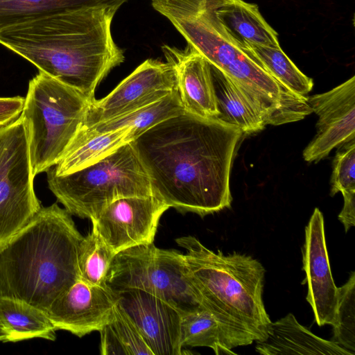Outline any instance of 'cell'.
<instances>
[{"label":"cell","instance_id":"cell-30","mask_svg":"<svg viewBox=\"0 0 355 355\" xmlns=\"http://www.w3.org/2000/svg\"><path fill=\"white\" fill-rule=\"evenodd\" d=\"M25 98L17 96L0 97V127L17 119L21 114Z\"/></svg>","mask_w":355,"mask_h":355},{"label":"cell","instance_id":"cell-13","mask_svg":"<svg viewBox=\"0 0 355 355\" xmlns=\"http://www.w3.org/2000/svg\"><path fill=\"white\" fill-rule=\"evenodd\" d=\"M117 304L133 322L154 355H180L182 315L164 300L141 290L116 293Z\"/></svg>","mask_w":355,"mask_h":355},{"label":"cell","instance_id":"cell-14","mask_svg":"<svg viewBox=\"0 0 355 355\" xmlns=\"http://www.w3.org/2000/svg\"><path fill=\"white\" fill-rule=\"evenodd\" d=\"M117 301V295L106 286L91 285L79 279L46 313L56 330H65L81 338L103 329Z\"/></svg>","mask_w":355,"mask_h":355},{"label":"cell","instance_id":"cell-16","mask_svg":"<svg viewBox=\"0 0 355 355\" xmlns=\"http://www.w3.org/2000/svg\"><path fill=\"white\" fill-rule=\"evenodd\" d=\"M166 62L175 69L178 90L186 112L215 119L218 114L212 81L211 65L187 44L184 49L164 45Z\"/></svg>","mask_w":355,"mask_h":355},{"label":"cell","instance_id":"cell-23","mask_svg":"<svg viewBox=\"0 0 355 355\" xmlns=\"http://www.w3.org/2000/svg\"><path fill=\"white\" fill-rule=\"evenodd\" d=\"M135 139L132 128H125L93 136L69 146L58 162L51 168L57 175L71 173L106 157Z\"/></svg>","mask_w":355,"mask_h":355},{"label":"cell","instance_id":"cell-19","mask_svg":"<svg viewBox=\"0 0 355 355\" xmlns=\"http://www.w3.org/2000/svg\"><path fill=\"white\" fill-rule=\"evenodd\" d=\"M211 71L218 111L214 119L245 134L262 130L266 124L260 110L226 74L211 65Z\"/></svg>","mask_w":355,"mask_h":355},{"label":"cell","instance_id":"cell-20","mask_svg":"<svg viewBox=\"0 0 355 355\" xmlns=\"http://www.w3.org/2000/svg\"><path fill=\"white\" fill-rule=\"evenodd\" d=\"M252 338L241 336L223 324L205 309L182 315L180 343L184 347H207L216 355L236 354L232 349L251 345Z\"/></svg>","mask_w":355,"mask_h":355},{"label":"cell","instance_id":"cell-6","mask_svg":"<svg viewBox=\"0 0 355 355\" xmlns=\"http://www.w3.org/2000/svg\"><path fill=\"white\" fill-rule=\"evenodd\" d=\"M90 103L80 92L42 71L29 81L21 116L34 176L58 162L82 127Z\"/></svg>","mask_w":355,"mask_h":355},{"label":"cell","instance_id":"cell-24","mask_svg":"<svg viewBox=\"0 0 355 355\" xmlns=\"http://www.w3.org/2000/svg\"><path fill=\"white\" fill-rule=\"evenodd\" d=\"M128 0H0V33L58 12L83 6H121Z\"/></svg>","mask_w":355,"mask_h":355},{"label":"cell","instance_id":"cell-26","mask_svg":"<svg viewBox=\"0 0 355 355\" xmlns=\"http://www.w3.org/2000/svg\"><path fill=\"white\" fill-rule=\"evenodd\" d=\"M243 47L270 76L292 92L306 97L311 91L313 80L296 67L281 47L250 44Z\"/></svg>","mask_w":355,"mask_h":355},{"label":"cell","instance_id":"cell-7","mask_svg":"<svg viewBox=\"0 0 355 355\" xmlns=\"http://www.w3.org/2000/svg\"><path fill=\"white\" fill-rule=\"evenodd\" d=\"M49 189L64 209L82 218L95 219L112 202L153 195L150 180L132 141L82 169L57 175L46 172Z\"/></svg>","mask_w":355,"mask_h":355},{"label":"cell","instance_id":"cell-5","mask_svg":"<svg viewBox=\"0 0 355 355\" xmlns=\"http://www.w3.org/2000/svg\"><path fill=\"white\" fill-rule=\"evenodd\" d=\"M205 308L234 332L263 340L271 320L263 301L265 269L252 257L224 254L206 248L193 236L175 239Z\"/></svg>","mask_w":355,"mask_h":355},{"label":"cell","instance_id":"cell-10","mask_svg":"<svg viewBox=\"0 0 355 355\" xmlns=\"http://www.w3.org/2000/svg\"><path fill=\"white\" fill-rule=\"evenodd\" d=\"M176 89L177 77L173 65L148 59L108 95L90 103L80 130L143 107Z\"/></svg>","mask_w":355,"mask_h":355},{"label":"cell","instance_id":"cell-1","mask_svg":"<svg viewBox=\"0 0 355 355\" xmlns=\"http://www.w3.org/2000/svg\"><path fill=\"white\" fill-rule=\"evenodd\" d=\"M242 134L234 126L185 111L132 142L153 195L169 208L204 217L231 205L230 170Z\"/></svg>","mask_w":355,"mask_h":355},{"label":"cell","instance_id":"cell-17","mask_svg":"<svg viewBox=\"0 0 355 355\" xmlns=\"http://www.w3.org/2000/svg\"><path fill=\"white\" fill-rule=\"evenodd\" d=\"M255 342L256 351L263 355H354L331 340L316 336L300 324L292 313L271 321L266 338Z\"/></svg>","mask_w":355,"mask_h":355},{"label":"cell","instance_id":"cell-8","mask_svg":"<svg viewBox=\"0 0 355 355\" xmlns=\"http://www.w3.org/2000/svg\"><path fill=\"white\" fill-rule=\"evenodd\" d=\"M105 286L115 293L132 289L144 291L164 300L182 315L207 310L192 282L184 254L158 248L153 243L116 254Z\"/></svg>","mask_w":355,"mask_h":355},{"label":"cell","instance_id":"cell-18","mask_svg":"<svg viewBox=\"0 0 355 355\" xmlns=\"http://www.w3.org/2000/svg\"><path fill=\"white\" fill-rule=\"evenodd\" d=\"M213 8L225 28L243 46L250 44L280 47L277 33L257 4L244 0H214Z\"/></svg>","mask_w":355,"mask_h":355},{"label":"cell","instance_id":"cell-27","mask_svg":"<svg viewBox=\"0 0 355 355\" xmlns=\"http://www.w3.org/2000/svg\"><path fill=\"white\" fill-rule=\"evenodd\" d=\"M116 253L92 229L83 236L78 250L79 279L89 284L105 286L106 277Z\"/></svg>","mask_w":355,"mask_h":355},{"label":"cell","instance_id":"cell-12","mask_svg":"<svg viewBox=\"0 0 355 355\" xmlns=\"http://www.w3.org/2000/svg\"><path fill=\"white\" fill-rule=\"evenodd\" d=\"M318 116L317 132L303 151L305 161L318 162L355 138V76L322 94L307 96Z\"/></svg>","mask_w":355,"mask_h":355},{"label":"cell","instance_id":"cell-22","mask_svg":"<svg viewBox=\"0 0 355 355\" xmlns=\"http://www.w3.org/2000/svg\"><path fill=\"white\" fill-rule=\"evenodd\" d=\"M56 331L45 311L18 300L0 297V342L55 340Z\"/></svg>","mask_w":355,"mask_h":355},{"label":"cell","instance_id":"cell-31","mask_svg":"<svg viewBox=\"0 0 355 355\" xmlns=\"http://www.w3.org/2000/svg\"><path fill=\"white\" fill-rule=\"evenodd\" d=\"M344 198L343 207L338 218L345 232L355 225V189L341 192Z\"/></svg>","mask_w":355,"mask_h":355},{"label":"cell","instance_id":"cell-9","mask_svg":"<svg viewBox=\"0 0 355 355\" xmlns=\"http://www.w3.org/2000/svg\"><path fill=\"white\" fill-rule=\"evenodd\" d=\"M27 132L20 115L0 127V245L42 208L34 190Z\"/></svg>","mask_w":355,"mask_h":355},{"label":"cell","instance_id":"cell-21","mask_svg":"<svg viewBox=\"0 0 355 355\" xmlns=\"http://www.w3.org/2000/svg\"><path fill=\"white\" fill-rule=\"evenodd\" d=\"M178 89L161 99L116 118L78 131L67 146L76 145L93 136L125 128H132L135 139L156 124L184 112Z\"/></svg>","mask_w":355,"mask_h":355},{"label":"cell","instance_id":"cell-3","mask_svg":"<svg viewBox=\"0 0 355 355\" xmlns=\"http://www.w3.org/2000/svg\"><path fill=\"white\" fill-rule=\"evenodd\" d=\"M57 203L0 245V297L26 302L44 311L78 279V250L83 236Z\"/></svg>","mask_w":355,"mask_h":355},{"label":"cell","instance_id":"cell-2","mask_svg":"<svg viewBox=\"0 0 355 355\" xmlns=\"http://www.w3.org/2000/svg\"><path fill=\"white\" fill-rule=\"evenodd\" d=\"M120 6H83L0 33V44L74 88L91 103L100 83L125 59L110 26Z\"/></svg>","mask_w":355,"mask_h":355},{"label":"cell","instance_id":"cell-29","mask_svg":"<svg viewBox=\"0 0 355 355\" xmlns=\"http://www.w3.org/2000/svg\"><path fill=\"white\" fill-rule=\"evenodd\" d=\"M340 146L333 162L331 196L338 192L355 189V139Z\"/></svg>","mask_w":355,"mask_h":355},{"label":"cell","instance_id":"cell-25","mask_svg":"<svg viewBox=\"0 0 355 355\" xmlns=\"http://www.w3.org/2000/svg\"><path fill=\"white\" fill-rule=\"evenodd\" d=\"M102 355H154L131 320L119 306L99 331Z\"/></svg>","mask_w":355,"mask_h":355},{"label":"cell","instance_id":"cell-15","mask_svg":"<svg viewBox=\"0 0 355 355\" xmlns=\"http://www.w3.org/2000/svg\"><path fill=\"white\" fill-rule=\"evenodd\" d=\"M303 270L307 284L306 300L311 305L318 326L334 324L338 299L328 256L324 218L315 208L305 227V240L302 249Z\"/></svg>","mask_w":355,"mask_h":355},{"label":"cell","instance_id":"cell-11","mask_svg":"<svg viewBox=\"0 0 355 355\" xmlns=\"http://www.w3.org/2000/svg\"><path fill=\"white\" fill-rule=\"evenodd\" d=\"M169 208L153 195L117 199L92 220V229L116 253L153 243L159 219Z\"/></svg>","mask_w":355,"mask_h":355},{"label":"cell","instance_id":"cell-28","mask_svg":"<svg viewBox=\"0 0 355 355\" xmlns=\"http://www.w3.org/2000/svg\"><path fill=\"white\" fill-rule=\"evenodd\" d=\"M331 340L355 354V272L347 282L338 288Z\"/></svg>","mask_w":355,"mask_h":355},{"label":"cell","instance_id":"cell-4","mask_svg":"<svg viewBox=\"0 0 355 355\" xmlns=\"http://www.w3.org/2000/svg\"><path fill=\"white\" fill-rule=\"evenodd\" d=\"M213 1L152 0V6L187 44L236 83L260 110L266 125L299 121L312 113L307 96L280 84L229 33L214 11Z\"/></svg>","mask_w":355,"mask_h":355}]
</instances>
